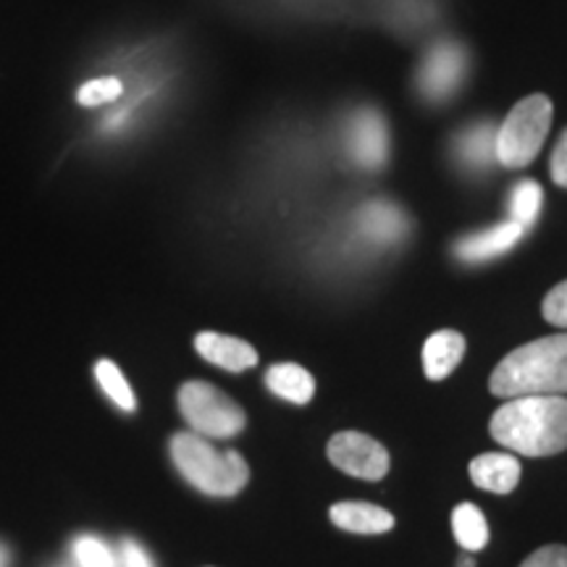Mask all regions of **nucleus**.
I'll return each instance as SVG.
<instances>
[{
    "label": "nucleus",
    "mask_w": 567,
    "mask_h": 567,
    "mask_svg": "<svg viewBox=\"0 0 567 567\" xmlns=\"http://www.w3.org/2000/svg\"><path fill=\"white\" fill-rule=\"evenodd\" d=\"M492 436L526 457H549L567 450L565 396H513L492 417Z\"/></svg>",
    "instance_id": "nucleus-1"
},
{
    "label": "nucleus",
    "mask_w": 567,
    "mask_h": 567,
    "mask_svg": "<svg viewBox=\"0 0 567 567\" xmlns=\"http://www.w3.org/2000/svg\"><path fill=\"white\" fill-rule=\"evenodd\" d=\"M496 396H565L567 334L542 337L517 347L494 368L488 381Z\"/></svg>",
    "instance_id": "nucleus-2"
},
{
    "label": "nucleus",
    "mask_w": 567,
    "mask_h": 567,
    "mask_svg": "<svg viewBox=\"0 0 567 567\" xmlns=\"http://www.w3.org/2000/svg\"><path fill=\"white\" fill-rule=\"evenodd\" d=\"M172 460L187 484L208 496H237L250 481V467L239 452H218L205 436L176 434Z\"/></svg>",
    "instance_id": "nucleus-3"
},
{
    "label": "nucleus",
    "mask_w": 567,
    "mask_h": 567,
    "mask_svg": "<svg viewBox=\"0 0 567 567\" xmlns=\"http://www.w3.org/2000/svg\"><path fill=\"white\" fill-rule=\"evenodd\" d=\"M551 101L547 95H528L496 126L494 153L505 168H526L542 151L551 130Z\"/></svg>",
    "instance_id": "nucleus-4"
},
{
    "label": "nucleus",
    "mask_w": 567,
    "mask_h": 567,
    "mask_svg": "<svg viewBox=\"0 0 567 567\" xmlns=\"http://www.w3.org/2000/svg\"><path fill=\"white\" fill-rule=\"evenodd\" d=\"M179 410L184 421L205 439H231L245 429V410L205 381H187L179 389Z\"/></svg>",
    "instance_id": "nucleus-5"
},
{
    "label": "nucleus",
    "mask_w": 567,
    "mask_h": 567,
    "mask_svg": "<svg viewBox=\"0 0 567 567\" xmlns=\"http://www.w3.org/2000/svg\"><path fill=\"white\" fill-rule=\"evenodd\" d=\"M467 74V53L460 42L442 40L425 53L417 71V87L431 103H442L463 87Z\"/></svg>",
    "instance_id": "nucleus-6"
},
{
    "label": "nucleus",
    "mask_w": 567,
    "mask_h": 567,
    "mask_svg": "<svg viewBox=\"0 0 567 567\" xmlns=\"http://www.w3.org/2000/svg\"><path fill=\"white\" fill-rule=\"evenodd\" d=\"M329 460L339 471L350 473L363 481H381L389 473V452L386 446L375 439L358 434V431H342L331 436Z\"/></svg>",
    "instance_id": "nucleus-7"
},
{
    "label": "nucleus",
    "mask_w": 567,
    "mask_h": 567,
    "mask_svg": "<svg viewBox=\"0 0 567 567\" xmlns=\"http://www.w3.org/2000/svg\"><path fill=\"white\" fill-rule=\"evenodd\" d=\"M347 151L363 168H381L389 155L386 122L379 111L360 109L352 113L347 126Z\"/></svg>",
    "instance_id": "nucleus-8"
},
{
    "label": "nucleus",
    "mask_w": 567,
    "mask_h": 567,
    "mask_svg": "<svg viewBox=\"0 0 567 567\" xmlns=\"http://www.w3.org/2000/svg\"><path fill=\"white\" fill-rule=\"evenodd\" d=\"M526 229L517 226L515 221H505L499 226H492V229L467 234V237L457 239L455 243V255L465 264H484V260L499 258L513 250V247L520 243Z\"/></svg>",
    "instance_id": "nucleus-9"
},
{
    "label": "nucleus",
    "mask_w": 567,
    "mask_h": 567,
    "mask_svg": "<svg viewBox=\"0 0 567 567\" xmlns=\"http://www.w3.org/2000/svg\"><path fill=\"white\" fill-rule=\"evenodd\" d=\"M195 350L200 352L208 363L231 373H243L247 368L258 363V352H255L252 344H247L237 337L216 334V331H203V334H197Z\"/></svg>",
    "instance_id": "nucleus-10"
},
{
    "label": "nucleus",
    "mask_w": 567,
    "mask_h": 567,
    "mask_svg": "<svg viewBox=\"0 0 567 567\" xmlns=\"http://www.w3.org/2000/svg\"><path fill=\"white\" fill-rule=\"evenodd\" d=\"M358 229L375 245H392L408 234V216L392 203L373 200L360 208Z\"/></svg>",
    "instance_id": "nucleus-11"
},
{
    "label": "nucleus",
    "mask_w": 567,
    "mask_h": 567,
    "mask_svg": "<svg viewBox=\"0 0 567 567\" xmlns=\"http://www.w3.org/2000/svg\"><path fill=\"white\" fill-rule=\"evenodd\" d=\"M471 478L484 492L509 494L515 492L517 481H520V463L513 455H505V452H488V455H478L473 460Z\"/></svg>",
    "instance_id": "nucleus-12"
},
{
    "label": "nucleus",
    "mask_w": 567,
    "mask_h": 567,
    "mask_svg": "<svg viewBox=\"0 0 567 567\" xmlns=\"http://www.w3.org/2000/svg\"><path fill=\"white\" fill-rule=\"evenodd\" d=\"M329 515L337 528L350 534H386L394 528V515L368 502H337Z\"/></svg>",
    "instance_id": "nucleus-13"
},
{
    "label": "nucleus",
    "mask_w": 567,
    "mask_h": 567,
    "mask_svg": "<svg viewBox=\"0 0 567 567\" xmlns=\"http://www.w3.org/2000/svg\"><path fill=\"white\" fill-rule=\"evenodd\" d=\"M465 354V337L457 331H436L423 344V371L431 381H442L460 365Z\"/></svg>",
    "instance_id": "nucleus-14"
},
{
    "label": "nucleus",
    "mask_w": 567,
    "mask_h": 567,
    "mask_svg": "<svg viewBox=\"0 0 567 567\" xmlns=\"http://www.w3.org/2000/svg\"><path fill=\"white\" fill-rule=\"evenodd\" d=\"M266 386L271 389L276 396L292 402V405H308L316 394V379L305 371L302 365L295 363H279L268 368Z\"/></svg>",
    "instance_id": "nucleus-15"
},
{
    "label": "nucleus",
    "mask_w": 567,
    "mask_h": 567,
    "mask_svg": "<svg viewBox=\"0 0 567 567\" xmlns=\"http://www.w3.org/2000/svg\"><path fill=\"white\" fill-rule=\"evenodd\" d=\"M494 142H496V126L478 122L460 132V137L455 140V151L465 166L486 168L488 163L496 161Z\"/></svg>",
    "instance_id": "nucleus-16"
},
{
    "label": "nucleus",
    "mask_w": 567,
    "mask_h": 567,
    "mask_svg": "<svg viewBox=\"0 0 567 567\" xmlns=\"http://www.w3.org/2000/svg\"><path fill=\"white\" fill-rule=\"evenodd\" d=\"M452 530H455V538L465 551L484 549L488 542L486 517L471 502H463V505L455 507V513H452Z\"/></svg>",
    "instance_id": "nucleus-17"
},
{
    "label": "nucleus",
    "mask_w": 567,
    "mask_h": 567,
    "mask_svg": "<svg viewBox=\"0 0 567 567\" xmlns=\"http://www.w3.org/2000/svg\"><path fill=\"white\" fill-rule=\"evenodd\" d=\"M542 203H544V193L542 184L534 179H523L517 182L509 193V221H515L523 229L536 224L538 213H542Z\"/></svg>",
    "instance_id": "nucleus-18"
},
{
    "label": "nucleus",
    "mask_w": 567,
    "mask_h": 567,
    "mask_svg": "<svg viewBox=\"0 0 567 567\" xmlns=\"http://www.w3.org/2000/svg\"><path fill=\"white\" fill-rule=\"evenodd\" d=\"M71 565L76 567H118V555L95 534H80L69 544Z\"/></svg>",
    "instance_id": "nucleus-19"
},
{
    "label": "nucleus",
    "mask_w": 567,
    "mask_h": 567,
    "mask_svg": "<svg viewBox=\"0 0 567 567\" xmlns=\"http://www.w3.org/2000/svg\"><path fill=\"white\" fill-rule=\"evenodd\" d=\"M95 379L113 405L122 408L124 413H134V410H137V400H134L130 381L124 379V373L118 371L116 363H111V360H101V363L95 365Z\"/></svg>",
    "instance_id": "nucleus-20"
},
{
    "label": "nucleus",
    "mask_w": 567,
    "mask_h": 567,
    "mask_svg": "<svg viewBox=\"0 0 567 567\" xmlns=\"http://www.w3.org/2000/svg\"><path fill=\"white\" fill-rule=\"evenodd\" d=\"M124 84L116 80V76H101V80H92L87 84H82L80 92H76V101L84 109H97V105L113 103L116 97H122Z\"/></svg>",
    "instance_id": "nucleus-21"
},
{
    "label": "nucleus",
    "mask_w": 567,
    "mask_h": 567,
    "mask_svg": "<svg viewBox=\"0 0 567 567\" xmlns=\"http://www.w3.org/2000/svg\"><path fill=\"white\" fill-rule=\"evenodd\" d=\"M544 318L557 329H567V281L557 284L544 300Z\"/></svg>",
    "instance_id": "nucleus-22"
},
{
    "label": "nucleus",
    "mask_w": 567,
    "mask_h": 567,
    "mask_svg": "<svg viewBox=\"0 0 567 567\" xmlns=\"http://www.w3.org/2000/svg\"><path fill=\"white\" fill-rule=\"evenodd\" d=\"M118 567H155V559L151 557L142 544L134 542V538H124L122 547H118Z\"/></svg>",
    "instance_id": "nucleus-23"
},
{
    "label": "nucleus",
    "mask_w": 567,
    "mask_h": 567,
    "mask_svg": "<svg viewBox=\"0 0 567 567\" xmlns=\"http://www.w3.org/2000/svg\"><path fill=\"white\" fill-rule=\"evenodd\" d=\"M520 567H567V547L549 544V547L536 549Z\"/></svg>",
    "instance_id": "nucleus-24"
},
{
    "label": "nucleus",
    "mask_w": 567,
    "mask_h": 567,
    "mask_svg": "<svg viewBox=\"0 0 567 567\" xmlns=\"http://www.w3.org/2000/svg\"><path fill=\"white\" fill-rule=\"evenodd\" d=\"M549 174H551V182H555L557 187L567 189V130L559 134L555 151H551Z\"/></svg>",
    "instance_id": "nucleus-25"
},
{
    "label": "nucleus",
    "mask_w": 567,
    "mask_h": 567,
    "mask_svg": "<svg viewBox=\"0 0 567 567\" xmlns=\"http://www.w3.org/2000/svg\"><path fill=\"white\" fill-rule=\"evenodd\" d=\"M0 567H11V551L6 544H0Z\"/></svg>",
    "instance_id": "nucleus-26"
},
{
    "label": "nucleus",
    "mask_w": 567,
    "mask_h": 567,
    "mask_svg": "<svg viewBox=\"0 0 567 567\" xmlns=\"http://www.w3.org/2000/svg\"><path fill=\"white\" fill-rule=\"evenodd\" d=\"M55 567H76V565H55Z\"/></svg>",
    "instance_id": "nucleus-27"
}]
</instances>
